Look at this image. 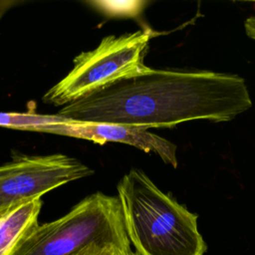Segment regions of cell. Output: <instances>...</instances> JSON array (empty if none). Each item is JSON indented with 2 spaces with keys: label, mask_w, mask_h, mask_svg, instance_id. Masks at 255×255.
Returning <instances> with one entry per match:
<instances>
[{
  "label": "cell",
  "mask_w": 255,
  "mask_h": 255,
  "mask_svg": "<svg viewBox=\"0 0 255 255\" xmlns=\"http://www.w3.org/2000/svg\"><path fill=\"white\" fill-rule=\"evenodd\" d=\"M251 106L247 84L238 75L148 67L62 107L57 115L147 130L195 120L228 122Z\"/></svg>",
  "instance_id": "obj_1"
},
{
  "label": "cell",
  "mask_w": 255,
  "mask_h": 255,
  "mask_svg": "<svg viewBox=\"0 0 255 255\" xmlns=\"http://www.w3.org/2000/svg\"><path fill=\"white\" fill-rule=\"evenodd\" d=\"M126 231L138 255H203L207 245L198 216L160 190L140 169L131 168L117 185Z\"/></svg>",
  "instance_id": "obj_2"
},
{
  "label": "cell",
  "mask_w": 255,
  "mask_h": 255,
  "mask_svg": "<svg viewBox=\"0 0 255 255\" xmlns=\"http://www.w3.org/2000/svg\"><path fill=\"white\" fill-rule=\"evenodd\" d=\"M115 247L130 249L121 201L97 191L62 217L38 224L12 255H102Z\"/></svg>",
  "instance_id": "obj_3"
},
{
  "label": "cell",
  "mask_w": 255,
  "mask_h": 255,
  "mask_svg": "<svg viewBox=\"0 0 255 255\" xmlns=\"http://www.w3.org/2000/svg\"><path fill=\"white\" fill-rule=\"evenodd\" d=\"M152 36L151 30L144 29L103 38L95 49L74 58L72 70L44 94L43 102L62 108L115 82L142 73L148 68L143 59Z\"/></svg>",
  "instance_id": "obj_4"
},
{
  "label": "cell",
  "mask_w": 255,
  "mask_h": 255,
  "mask_svg": "<svg viewBox=\"0 0 255 255\" xmlns=\"http://www.w3.org/2000/svg\"><path fill=\"white\" fill-rule=\"evenodd\" d=\"M93 173L81 160L62 153L18 155L0 165V217L61 185Z\"/></svg>",
  "instance_id": "obj_5"
},
{
  "label": "cell",
  "mask_w": 255,
  "mask_h": 255,
  "mask_svg": "<svg viewBox=\"0 0 255 255\" xmlns=\"http://www.w3.org/2000/svg\"><path fill=\"white\" fill-rule=\"evenodd\" d=\"M40 131L88 139L101 145L106 142L128 144L144 152L156 153L165 163L177 166L176 145L146 129L114 124L79 123L65 119L61 123L42 128Z\"/></svg>",
  "instance_id": "obj_6"
},
{
  "label": "cell",
  "mask_w": 255,
  "mask_h": 255,
  "mask_svg": "<svg viewBox=\"0 0 255 255\" xmlns=\"http://www.w3.org/2000/svg\"><path fill=\"white\" fill-rule=\"evenodd\" d=\"M41 198L23 203L0 217V255H12L20 242L39 224Z\"/></svg>",
  "instance_id": "obj_7"
},
{
  "label": "cell",
  "mask_w": 255,
  "mask_h": 255,
  "mask_svg": "<svg viewBox=\"0 0 255 255\" xmlns=\"http://www.w3.org/2000/svg\"><path fill=\"white\" fill-rule=\"evenodd\" d=\"M65 119L56 115L32 113H0V127L16 129L40 131L46 126L63 122Z\"/></svg>",
  "instance_id": "obj_8"
},
{
  "label": "cell",
  "mask_w": 255,
  "mask_h": 255,
  "mask_svg": "<svg viewBox=\"0 0 255 255\" xmlns=\"http://www.w3.org/2000/svg\"><path fill=\"white\" fill-rule=\"evenodd\" d=\"M89 4L109 17H134L147 3L144 1H93Z\"/></svg>",
  "instance_id": "obj_9"
},
{
  "label": "cell",
  "mask_w": 255,
  "mask_h": 255,
  "mask_svg": "<svg viewBox=\"0 0 255 255\" xmlns=\"http://www.w3.org/2000/svg\"><path fill=\"white\" fill-rule=\"evenodd\" d=\"M244 28L247 36L255 40V16H251L245 20Z\"/></svg>",
  "instance_id": "obj_10"
},
{
  "label": "cell",
  "mask_w": 255,
  "mask_h": 255,
  "mask_svg": "<svg viewBox=\"0 0 255 255\" xmlns=\"http://www.w3.org/2000/svg\"><path fill=\"white\" fill-rule=\"evenodd\" d=\"M102 255H138L136 252H132L131 249H123V248H111L104 252Z\"/></svg>",
  "instance_id": "obj_11"
}]
</instances>
